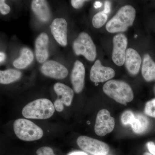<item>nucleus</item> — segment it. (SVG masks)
Returning a JSON list of instances; mask_svg holds the SVG:
<instances>
[{
	"label": "nucleus",
	"mask_w": 155,
	"mask_h": 155,
	"mask_svg": "<svg viewBox=\"0 0 155 155\" xmlns=\"http://www.w3.org/2000/svg\"><path fill=\"white\" fill-rule=\"evenodd\" d=\"M135 16L136 11L132 6H123L107 22L106 29L111 33L126 31L133 24Z\"/></svg>",
	"instance_id": "f257e3e1"
},
{
	"label": "nucleus",
	"mask_w": 155,
	"mask_h": 155,
	"mask_svg": "<svg viewBox=\"0 0 155 155\" xmlns=\"http://www.w3.org/2000/svg\"><path fill=\"white\" fill-rule=\"evenodd\" d=\"M55 109L49 100L38 99L26 105L22 109V114L26 119H48L53 116Z\"/></svg>",
	"instance_id": "f03ea898"
},
{
	"label": "nucleus",
	"mask_w": 155,
	"mask_h": 155,
	"mask_svg": "<svg viewBox=\"0 0 155 155\" xmlns=\"http://www.w3.org/2000/svg\"><path fill=\"white\" fill-rule=\"evenodd\" d=\"M103 89L107 95L122 104L130 102L134 97L129 84L122 81H109L105 84Z\"/></svg>",
	"instance_id": "7ed1b4c3"
},
{
	"label": "nucleus",
	"mask_w": 155,
	"mask_h": 155,
	"mask_svg": "<svg viewBox=\"0 0 155 155\" xmlns=\"http://www.w3.org/2000/svg\"><path fill=\"white\" fill-rule=\"evenodd\" d=\"M14 130L17 137L24 141H35L40 139L43 135L41 128L28 119H19L15 120Z\"/></svg>",
	"instance_id": "20e7f679"
},
{
	"label": "nucleus",
	"mask_w": 155,
	"mask_h": 155,
	"mask_svg": "<svg viewBox=\"0 0 155 155\" xmlns=\"http://www.w3.org/2000/svg\"><path fill=\"white\" fill-rule=\"evenodd\" d=\"M73 48L75 54L82 55L89 61H94L96 58L95 45L91 37L86 32L79 35L73 42Z\"/></svg>",
	"instance_id": "39448f33"
},
{
	"label": "nucleus",
	"mask_w": 155,
	"mask_h": 155,
	"mask_svg": "<svg viewBox=\"0 0 155 155\" xmlns=\"http://www.w3.org/2000/svg\"><path fill=\"white\" fill-rule=\"evenodd\" d=\"M77 143L81 150L94 155H106L110 151L107 143L86 136L79 137Z\"/></svg>",
	"instance_id": "423d86ee"
},
{
	"label": "nucleus",
	"mask_w": 155,
	"mask_h": 155,
	"mask_svg": "<svg viewBox=\"0 0 155 155\" xmlns=\"http://www.w3.org/2000/svg\"><path fill=\"white\" fill-rule=\"evenodd\" d=\"M115 121L109 111L106 109L98 113L94 126V131L97 135L103 137L110 133L115 127Z\"/></svg>",
	"instance_id": "0eeeda50"
},
{
	"label": "nucleus",
	"mask_w": 155,
	"mask_h": 155,
	"mask_svg": "<svg viewBox=\"0 0 155 155\" xmlns=\"http://www.w3.org/2000/svg\"><path fill=\"white\" fill-rule=\"evenodd\" d=\"M54 89L58 97L54 103L55 109L58 112H62L64 110V104L69 107L72 104L74 91L69 86L60 82L54 85Z\"/></svg>",
	"instance_id": "6e6552de"
},
{
	"label": "nucleus",
	"mask_w": 155,
	"mask_h": 155,
	"mask_svg": "<svg viewBox=\"0 0 155 155\" xmlns=\"http://www.w3.org/2000/svg\"><path fill=\"white\" fill-rule=\"evenodd\" d=\"M127 44V38L123 34H118L113 38L112 60L117 66H122L125 63Z\"/></svg>",
	"instance_id": "1a4fd4ad"
},
{
	"label": "nucleus",
	"mask_w": 155,
	"mask_h": 155,
	"mask_svg": "<svg viewBox=\"0 0 155 155\" xmlns=\"http://www.w3.org/2000/svg\"><path fill=\"white\" fill-rule=\"evenodd\" d=\"M114 69L109 67H104L100 60H97L90 71V78L95 83L104 82L111 79L115 76Z\"/></svg>",
	"instance_id": "9d476101"
},
{
	"label": "nucleus",
	"mask_w": 155,
	"mask_h": 155,
	"mask_svg": "<svg viewBox=\"0 0 155 155\" xmlns=\"http://www.w3.org/2000/svg\"><path fill=\"white\" fill-rule=\"evenodd\" d=\"M41 72L48 77L57 79H63L67 77L68 70L60 63L54 61L45 62L41 67Z\"/></svg>",
	"instance_id": "9b49d317"
},
{
	"label": "nucleus",
	"mask_w": 155,
	"mask_h": 155,
	"mask_svg": "<svg viewBox=\"0 0 155 155\" xmlns=\"http://www.w3.org/2000/svg\"><path fill=\"white\" fill-rule=\"evenodd\" d=\"M67 21L64 18H56L51 25V30L54 38L62 46L67 45Z\"/></svg>",
	"instance_id": "f8f14e48"
},
{
	"label": "nucleus",
	"mask_w": 155,
	"mask_h": 155,
	"mask_svg": "<svg viewBox=\"0 0 155 155\" xmlns=\"http://www.w3.org/2000/svg\"><path fill=\"white\" fill-rule=\"evenodd\" d=\"M85 73L83 64L80 61H75L71 73V80L73 89L76 93H79L83 89Z\"/></svg>",
	"instance_id": "ddd939ff"
},
{
	"label": "nucleus",
	"mask_w": 155,
	"mask_h": 155,
	"mask_svg": "<svg viewBox=\"0 0 155 155\" xmlns=\"http://www.w3.org/2000/svg\"><path fill=\"white\" fill-rule=\"evenodd\" d=\"M49 38L46 33H42L37 38L35 42V52L37 60L43 63L48 58Z\"/></svg>",
	"instance_id": "4468645a"
},
{
	"label": "nucleus",
	"mask_w": 155,
	"mask_h": 155,
	"mask_svg": "<svg viewBox=\"0 0 155 155\" xmlns=\"http://www.w3.org/2000/svg\"><path fill=\"white\" fill-rule=\"evenodd\" d=\"M141 58L138 53L134 49H127L125 54V64L128 72L132 75L137 74L140 69Z\"/></svg>",
	"instance_id": "2eb2a0df"
},
{
	"label": "nucleus",
	"mask_w": 155,
	"mask_h": 155,
	"mask_svg": "<svg viewBox=\"0 0 155 155\" xmlns=\"http://www.w3.org/2000/svg\"><path fill=\"white\" fill-rule=\"evenodd\" d=\"M31 9L39 20L47 22L51 17V12L48 3L43 0H34L31 3Z\"/></svg>",
	"instance_id": "dca6fc26"
},
{
	"label": "nucleus",
	"mask_w": 155,
	"mask_h": 155,
	"mask_svg": "<svg viewBox=\"0 0 155 155\" xmlns=\"http://www.w3.org/2000/svg\"><path fill=\"white\" fill-rule=\"evenodd\" d=\"M142 75L147 81L155 80V63L148 54H145L143 57Z\"/></svg>",
	"instance_id": "f3484780"
},
{
	"label": "nucleus",
	"mask_w": 155,
	"mask_h": 155,
	"mask_svg": "<svg viewBox=\"0 0 155 155\" xmlns=\"http://www.w3.org/2000/svg\"><path fill=\"white\" fill-rule=\"evenodd\" d=\"M129 124L131 125L134 133L140 134L147 130L149 122L147 118L144 115L136 114L130 119Z\"/></svg>",
	"instance_id": "a211bd4d"
},
{
	"label": "nucleus",
	"mask_w": 155,
	"mask_h": 155,
	"mask_svg": "<svg viewBox=\"0 0 155 155\" xmlns=\"http://www.w3.org/2000/svg\"><path fill=\"white\" fill-rule=\"evenodd\" d=\"M33 59L32 52L28 48H23L21 51L20 57L14 61L13 65L17 69H24L31 64Z\"/></svg>",
	"instance_id": "6ab92c4d"
},
{
	"label": "nucleus",
	"mask_w": 155,
	"mask_h": 155,
	"mask_svg": "<svg viewBox=\"0 0 155 155\" xmlns=\"http://www.w3.org/2000/svg\"><path fill=\"white\" fill-rule=\"evenodd\" d=\"M22 73L19 70L9 69L0 71V83L2 84H9L19 80Z\"/></svg>",
	"instance_id": "aec40b11"
},
{
	"label": "nucleus",
	"mask_w": 155,
	"mask_h": 155,
	"mask_svg": "<svg viewBox=\"0 0 155 155\" xmlns=\"http://www.w3.org/2000/svg\"><path fill=\"white\" fill-rule=\"evenodd\" d=\"M107 19V14L104 11L99 12L94 16L92 19V24L95 28H101L104 25Z\"/></svg>",
	"instance_id": "412c9836"
},
{
	"label": "nucleus",
	"mask_w": 155,
	"mask_h": 155,
	"mask_svg": "<svg viewBox=\"0 0 155 155\" xmlns=\"http://www.w3.org/2000/svg\"><path fill=\"white\" fill-rule=\"evenodd\" d=\"M144 112L147 116L155 118V99L149 101L146 103Z\"/></svg>",
	"instance_id": "4be33fe9"
},
{
	"label": "nucleus",
	"mask_w": 155,
	"mask_h": 155,
	"mask_svg": "<svg viewBox=\"0 0 155 155\" xmlns=\"http://www.w3.org/2000/svg\"><path fill=\"white\" fill-rule=\"evenodd\" d=\"M134 115L133 112L130 110H126L123 112L121 117L122 124L125 125L129 124L130 119Z\"/></svg>",
	"instance_id": "5701e85b"
},
{
	"label": "nucleus",
	"mask_w": 155,
	"mask_h": 155,
	"mask_svg": "<svg viewBox=\"0 0 155 155\" xmlns=\"http://www.w3.org/2000/svg\"><path fill=\"white\" fill-rule=\"evenodd\" d=\"M37 155H55L53 150L48 147H43L40 148L36 151Z\"/></svg>",
	"instance_id": "b1692460"
},
{
	"label": "nucleus",
	"mask_w": 155,
	"mask_h": 155,
	"mask_svg": "<svg viewBox=\"0 0 155 155\" xmlns=\"http://www.w3.org/2000/svg\"><path fill=\"white\" fill-rule=\"evenodd\" d=\"M11 11V8L5 3L4 0L0 1V11L1 14L3 15H6L8 14Z\"/></svg>",
	"instance_id": "393cba45"
},
{
	"label": "nucleus",
	"mask_w": 155,
	"mask_h": 155,
	"mask_svg": "<svg viewBox=\"0 0 155 155\" xmlns=\"http://www.w3.org/2000/svg\"><path fill=\"white\" fill-rule=\"evenodd\" d=\"M86 2L82 0H72L71 1V4L73 8L75 9H79L83 5L84 3Z\"/></svg>",
	"instance_id": "a878e982"
},
{
	"label": "nucleus",
	"mask_w": 155,
	"mask_h": 155,
	"mask_svg": "<svg viewBox=\"0 0 155 155\" xmlns=\"http://www.w3.org/2000/svg\"><path fill=\"white\" fill-rule=\"evenodd\" d=\"M147 147L150 152L153 155H155V144L153 142L150 141L147 143Z\"/></svg>",
	"instance_id": "bb28decb"
},
{
	"label": "nucleus",
	"mask_w": 155,
	"mask_h": 155,
	"mask_svg": "<svg viewBox=\"0 0 155 155\" xmlns=\"http://www.w3.org/2000/svg\"><path fill=\"white\" fill-rule=\"evenodd\" d=\"M110 3L108 2V1L106 2L105 3L104 10L103 11L104 13H105L106 14H107L110 13Z\"/></svg>",
	"instance_id": "cd10ccee"
},
{
	"label": "nucleus",
	"mask_w": 155,
	"mask_h": 155,
	"mask_svg": "<svg viewBox=\"0 0 155 155\" xmlns=\"http://www.w3.org/2000/svg\"><path fill=\"white\" fill-rule=\"evenodd\" d=\"M5 58L6 56L5 53L3 52L0 53V62H1V63H2V62H4Z\"/></svg>",
	"instance_id": "c85d7f7f"
},
{
	"label": "nucleus",
	"mask_w": 155,
	"mask_h": 155,
	"mask_svg": "<svg viewBox=\"0 0 155 155\" xmlns=\"http://www.w3.org/2000/svg\"><path fill=\"white\" fill-rule=\"evenodd\" d=\"M102 3L100 2H96L94 3V7L95 8H101L102 5Z\"/></svg>",
	"instance_id": "c756f323"
},
{
	"label": "nucleus",
	"mask_w": 155,
	"mask_h": 155,
	"mask_svg": "<svg viewBox=\"0 0 155 155\" xmlns=\"http://www.w3.org/2000/svg\"><path fill=\"white\" fill-rule=\"evenodd\" d=\"M69 155H88L86 153L83 152H76L72 153Z\"/></svg>",
	"instance_id": "7c9ffc66"
},
{
	"label": "nucleus",
	"mask_w": 155,
	"mask_h": 155,
	"mask_svg": "<svg viewBox=\"0 0 155 155\" xmlns=\"http://www.w3.org/2000/svg\"><path fill=\"white\" fill-rule=\"evenodd\" d=\"M143 155H153L151 154L150 153L147 152H145L143 153Z\"/></svg>",
	"instance_id": "2f4dec72"
},
{
	"label": "nucleus",
	"mask_w": 155,
	"mask_h": 155,
	"mask_svg": "<svg viewBox=\"0 0 155 155\" xmlns=\"http://www.w3.org/2000/svg\"><path fill=\"white\" fill-rule=\"evenodd\" d=\"M137 37V35H135V37Z\"/></svg>",
	"instance_id": "473e14b6"
},
{
	"label": "nucleus",
	"mask_w": 155,
	"mask_h": 155,
	"mask_svg": "<svg viewBox=\"0 0 155 155\" xmlns=\"http://www.w3.org/2000/svg\"></svg>",
	"instance_id": "72a5a7b5"
}]
</instances>
